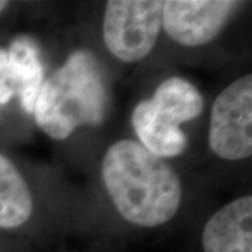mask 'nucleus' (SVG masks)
<instances>
[{
    "label": "nucleus",
    "mask_w": 252,
    "mask_h": 252,
    "mask_svg": "<svg viewBox=\"0 0 252 252\" xmlns=\"http://www.w3.org/2000/svg\"><path fill=\"white\" fill-rule=\"evenodd\" d=\"M32 209L27 182L16 165L0 153V228L13 230L27 223Z\"/></svg>",
    "instance_id": "obj_9"
},
{
    "label": "nucleus",
    "mask_w": 252,
    "mask_h": 252,
    "mask_svg": "<svg viewBox=\"0 0 252 252\" xmlns=\"http://www.w3.org/2000/svg\"><path fill=\"white\" fill-rule=\"evenodd\" d=\"M102 180L126 221L158 227L170 221L181 203L180 178L162 158L135 140H119L102 160Z\"/></svg>",
    "instance_id": "obj_1"
},
{
    "label": "nucleus",
    "mask_w": 252,
    "mask_h": 252,
    "mask_svg": "<svg viewBox=\"0 0 252 252\" xmlns=\"http://www.w3.org/2000/svg\"><path fill=\"white\" fill-rule=\"evenodd\" d=\"M7 54L16 77L21 107L27 112H34L36 98L44 84V66L39 49L32 39L20 36L11 42Z\"/></svg>",
    "instance_id": "obj_8"
},
{
    "label": "nucleus",
    "mask_w": 252,
    "mask_h": 252,
    "mask_svg": "<svg viewBox=\"0 0 252 252\" xmlns=\"http://www.w3.org/2000/svg\"><path fill=\"white\" fill-rule=\"evenodd\" d=\"M17 94V84L10 64L9 54L0 48V105L7 104Z\"/></svg>",
    "instance_id": "obj_10"
},
{
    "label": "nucleus",
    "mask_w": 252,
    "mask_h": 252,
    "mask_svg": "<svg viewBox=\"0 0 252 252\" xmlns=\"http://www.w3.org/2000/svg\"><path fill=\"white\" fill-rule=\"evenodd\" d=\"M209 146L227 161L252 154V76L233 81L217 95L212 107Z\"/></svg>",
    "instance_id": "obj_5"
},
{
    "label": "nucleus",
    "mask_w": 252,
    "mask_h": 252,
    "mask_svg": "<svg viewBox=\"0 0 252 252\" xmlns=\"http://www.w3.org/2000/svg\"><path fill=\"white\" fill-rule=\"evenodd\" d=\"M203 252H252V198L230 202L209 219L202 231Z\"/></svg>",
    "instance_id": "obj_7"
},
{
    "label": "nucleus",
    "mask_w": 252,
    "mask_h": 252,
    "mask_svg": "<svg viewBox=\"0 0 252 252\" xmlns=\"http://www.w3.org/2000/svg\"><path fill=\"white\" fill-rule=\"evenodd\" d=\"M107 105V90L97 61L87 51L70 55L42 84L34 107L38 126L63 140L81 125H97Z\"/></svg>",
    "instance_id": "obj_2"
},
{
    "label": "nucleus",
    "mask_w": 252,
    "mask_h": 252,
    "mask_svg": "<svg viewBox=\"0 0 252 252\" xmlns=\"http://www.w3.org/2000/svg\"><path fill=\"white\" fill-rule=\"evenodd\" d=\"M203 111L198 89L182 77L162 81L153 98L137 104L132 124L144 147L157 157H174L187 147L182 122L195 119Z\"/></svg>",
    "instance_id": "obj_3"
},
{
    "label": "nucleus",
    "mask_w": 252,
    "mask_h": 252,
    "mask_svg": "<svg viewBox=\"0 0 252 252\" xmlns=\"http://www.w3.org/2000/svg\"><path fill=\"white\" fill-rule=\"evenodd\" d=\"M162 27V1L111 0L104 17V41L124 62H137L153 49Z\"/></svg>",
    "instance_id": "obj_4"
},
{
    "label": "nucleus",
    "mask_w": 252,
    "mask_h": 252,
    "mask_svg": "<svg viewBox=\"0 0 252 252\" xmlns=\"http://www.w3.org/2000/svg\"><path fill=\"white\" fill-rule=\"evenodd\" d=\"M7 6H9V1H3V0H0V13H3Z\"/></svg>",
    "instance_id": "obj_11"
},
{
    "label": "nucleus",
    "mask_w": 252,
    "mask_h": 252,
    "mask_svg": "<svg viewBox=\"0 0 252 252\" xmlns=\"http://www.w3.org/2000/svg\"><path fill=\"white\" fill-rule=\"evenodd\" d=\"M237 6L227 0L162 1V27L181 45H203L219 34Z\"/></svg>",
    "instance_id": "obj_6"
}]
</instances>
